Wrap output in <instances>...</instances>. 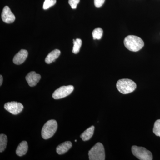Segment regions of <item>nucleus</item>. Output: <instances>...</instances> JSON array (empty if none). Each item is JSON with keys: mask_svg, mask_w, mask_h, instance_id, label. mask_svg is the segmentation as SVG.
Here are the masks:
<instances>
[{"mask_svg": "<svg viewBox=\"0 0 160 160\" xmlns=\"http://www.w3.org/2000/svg\"><path fill=\"white\" fill-rule=\"evenodd\" d=\"M124 45L128 50L132 52H138L142 49L144 42L138 37L134 35H129L125 38Z\"/></svg>", "mask_w": 160, "mask_h": 160, "instance_id": "f257e3e1", "label": "nucleus"}, {"mask_svg": "<svg viewBox=\"0 0 160 160\" xmlns=\"http://www.w3.org/2000/svg\"><path fill=\"white\" fill-rule=\"evenodd\" d=\"M117 88L121 93L129 94L135 90L137 85L133 81L129 79L119 80L117 83Z\"/></svg>", "mask_w": 160, "mask_h": 160, "instance_id": "f03ea898", "label": "nucleus"}, {"mask_svg": "<svg viewBox=\"0 0 160 160\" xmlns=\"http://www.w3.org/2000/svg\"><path fill=\"white\" fill-rule=\"evenodd\" d=\"M89 160H105V151L103 144L100 142L96 143L88 152Z\"/></svg>", "mask_w": 160, "mask_h": 160, "instance_id": "7ed1b4c3", "label": "nucleus"}, {"mask_svg": "<svg viewBox=\"0 0 160 160\" xmlns=\"http://www.w3.org/2000/svg\"><path fill=\"white\" fill-rule=\"evenodd\" d=\"M58 129V123L55 120H50L46 122L42 130V136L43 139H48L53 136Z\"/></svg>", "mask_w": 160, "mask_h": 160, "instance_id": "20e7f679", "label": "nucleus"}, {"mask_svg": "<svg viewBox=\"0 0 160 160\" xmlns=\"http://www.w3.org/2000/svg\"><path fill=\"white\" fill-rule=\"evenodd\" d=\"M132 154L140 160H152V155L151 152L145 147L133 146L132 147Z\"/></svg>", "mask_w": 160, "mask_h": 160, "instance_id": "39448f33", "label": "nucleus"}, {"mask_svg": "<svg viewBox=\"0 0 160 160\" xmlns=\"http://www.w3.org/2000/svg\"><path fill=\"white\" fill-rule=\"evenodd\" d=\"M74 90L73 86L69 85L62 86L56 89L52 94V97L54 99H60L68 96Z\"/></svg>", "mask_w": 160, "mask_h": 160, "instance_id": "423d86ee", "label": "nucleus"}, {"mask_svg": "<svg viewBox=\"0 0 160 160\" xmlns=\"http://www.w3.org/2000/svg\"><path fill=\"white\" fill-rule=\"evenodd\" d=\"M4 108L12 114L17 115L22 111L24 106L22 103L16 102H11L6 103L4 106Z\"/></svg>", "mask_w": 160, "mask_h": 160, "instance_id": "0eeeda50", "label": "nucleus"}, {"mask_svg": "<svg viewBox=\"0 0 160 160\" xmlns=\"http://www.w3.org/2000/svg\"><path fill=\"white\" fill-rule=\"evenodd\" d=\"M2 20L7 24L13 23L15 20V17L12 12L9 6H6L3 8L2 13Z\"/></svg>", "mask_w": 160, "mask_h": 160, "instance_id": "6e6552de", "label": "nucleus"}, {"mask_svg": "<svg viewBox=\"0 0 160 160\" xmlns=\"http://www.w3.org/2000/svg\"><path fill=\"white\" fill-rule=\"evenodd\" d=\"M26 80L30 87H33L36 86L41 78V76L37 74L35 71L29 72L26 75Z\"/></svg>", "mask_w": 160, "mask_h": 160, "instance_id": "1a4fd4ad", "label": "nucleus"}, {"mask_svg": "<svg viewBox=\"0 0 160 160\" xmlns=\"http://www.w3.org/2000/svg\"><path fill=\"white\" fill-rule=\"evenodd\" d=\"M28 55V52L27 50L25 49H21L13 58V63L18 65L22 64L27 59Z\"/></svg>", "mask_w": 160, "mask_h": 160, "instance_id": "9d476101", "label": "nucleus"}, {"mask_svg": "<svg viewBox=\"0 0 160 160\" xmlns=\"http://www.w3.org/2000/svg\"><path fill=\"white\" fill-rule=\"evenodd\" d=\"M72 146V143L70 141L64 142L57 147V152L59 155L64 154L71 149Z\"/></svg>", "mask_w": 160, "mask_h": 160, "instance_id": "9b49d317", "label": "nucleus"}, {"mask_svg": "<svg viewBox=\"0 0 160 160\" xmlns=\"http://www.w3.org/2000/svg\"><path fill=\"white\" fill-rule=\"evenodd\" d=\"M28 149V143L26 141H23L20 143L16 150V153L18 156L22 157L27 153Z\"/></svg>", "mask_w": 160, "mask_h": 160, "instance_id": "f8f14e48", "label": "nucleus"}, {"mask_svg": "<svg viewBox=\"0 0 160 160\" xmlns=\"http://www.w3.org/2000/svg\"><path fill=\"white\" fill-rule=\"evenodd\" d=\"M61 51L59 49H55L48 54L46 58L45 62L47 64H51L55 61V60L59 57Z\"/></svg>", "mask_w": 160, "mask_h": 160, "instance_id": "ddd939ff", "label": "nucleus"}, {"mask_svg": "<svg viewBox=\"0 0 160 160\" xmlns=\"http://www.w3.org/2000/svg\"><path fill=\"white\" fill-rule=\"evenodd\" d=\"M95 127L94 126H91L88 129H86L84 132L80 136V137L83 141H89L92 137L94 133Z\"/></svg>", "mask_w": 160, "mask_h": 160, "instance_id": "4468645a", "label": "nucleus"}, {"mask_svg": "<svg viewBox=\"0 0 160 160\" xmlns=\"http://www.w3.org/2000/svg\"><path fill=\"white\" fill-rule=\"evenodd\" d=\"M8 139L6 135L1 134L0 135V152H2L6 149L7 146Z\"/></svg>", "mask_w": 160, "mask_h": 160, "instance_id": "2eb2a0df", "label": "nucleus"}, {"mask_svg": "<svg viewBox=\"0 0 160 160\" xmlns=\"http://www.w3.org/2000/svg\"><path fill=\"white\" fill-rule=\"evenodd\" d=\"M73 46L72 52L74 54H77L80 51L82 45V41L81 39L77 38L76 40L73 39Z\"/></svg>", "mask_w": 160, "mask_h": 160, "instance_id": "dca6fc26", "label": "nucleus"}, {"mask_svg": "<svg viewBox=\"0 0 160 160\" xmlns=\"http://www.w3.org/2000/svg\"><path fill=\"white\" fill-rule=\"evenodd\" d=\"M103 30L101 28H98L94 29L92 31V38L94 40H100L102 38L103 35Z\"/></svg>", "mask_w": 160, "mask_h": 160, "instance_id": "f3484780", "label": "nucleus"}, {"mask_svg": "<svg viewBox=\"0 0 160 160\" xmlns=\"http://www.w3.org/2000/svg\"><path fill=\"white\" fill-rule=\"evenodd\" d=\"M56 0H45L43 4V8L45 10L49 9L56 3Z\"/></svg>", "mask_w": 160, "mask_h": 160, "instance_id": "a211bd4d", "label": "nucleus"}, {"mask_svg": "<svg viewBox=\"0 0 160 160\" xmlns=\"http://www.w3.org/2000/svg\"><path fill=\"white\" fill-rule=\"evenodd\" d=\"M153 132L156 135L160 137V119L157 120L155 122Z\"/></svg>", "mask_w": 160, "mask_h": 160, "instance_id": "6ab92c4d", "label": "nucleus"}, {"mask_svg": "<svg viewBox=\"0 0 160 160\" xmlns=\"http://www.w3.org/2000/svg\"><path fill=\"white\" fill-rule=\"evenodd\" d=\"M80 0H69V4L72 9H76Z\"/></svg>", "mask_w": 160, "mask_h": 160, "instance_id": "aec40b11", "label": "nucleus"}, {"mask_svg": "<svg viewBox=\"0 0 160 160\" xmlns=\"http://www.w3.org/2000/svg\"><path fill=\"white\" fill-rule=\"evenodd\" d=\"M105 0H94V5L97 8H100L103 6Z\"/></svg>", "mask_w": 160, "mask_h": 160, "instance_id": "412c9836", "label": "nucleus"}, {"mask_svg": "<svg viewBox=\"0 0 160 160\" xmlns=\"http://www.w3.org/2000/svg\"><path fill=\"white\" fill-rule=\"evenodd\" d=\"M3 82V77L2 75H0V86H2Z\"/></svg>", "mask_w": 160, "mask_h": 160, "instance_id": "4be33fe9", "label": "nucleus"}, {"mask_svg": "<svg viewBox=\"0 0 160 160\" xmlns=\"http://www.w3.org/2000/svg\"><path fill=\"white\" fill-rule=\"evenodd\" d=\"M75 142H77V140H75Z\"/></svg>", "mask_w": 160, "mask_h": 160, "instance_id": "5701e85b", "label": "nucleus"}]
</instances>
